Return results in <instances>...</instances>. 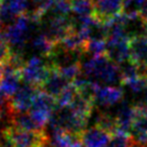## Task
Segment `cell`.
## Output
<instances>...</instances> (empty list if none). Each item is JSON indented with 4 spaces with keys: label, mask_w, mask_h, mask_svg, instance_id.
<instances>
[{
    "label": "cell",
    "mask_w": 147,
    "mask_h": 147,
    "mask_svg": "<svg viewBox=\"0 0 147 147\" xmlns=\"http://www.w3.org/2000/svg\"><path fill=\"white\" fill-rule=\"evenodd\" d=\"M131 61L140 66L144 77H147V38L138 36L130 39Z\"/></svg>",
    "instance_id": "12"
},
{
    "label": "cell",
    "mask_w": 147,
    "mask_h": 147,
    "mask_svg": "<svg viewBox=\"0 0 147 147\" xmlns=\"http://www.w3.org/2000/svg\"><path fill=\"white\" fill-rule=\"evenodd\" d=\"M77 94H78L77 90L70 83L68 87L55 98L56 100V108H65V107L70 106L73 104V102L75 101Z\"/></svg>",
    "instance_id": "19"
},
{
    "label": "cell",
    "mask_w": 147,
    "mask_h": 147,
    "mask_svg": "<svg viewBox=\"0 0 147 147\" xmlns=\"http://www.w3.org/2000/svg\"><path fill=\"white\" fill-rule=\"evenodd\" d=\"M39 29L40 22L30 15L25 14L5 28V38L11 50L24 53L25 48L28 46L32 37L39 32Z\"/></svg>",
    "instance_id": "2"
},
{
    "label": "cell",
    "mask_w": 147,
    "mask_h": 147,
    "mask_svg": "<svg viewBox=\"0 0 147 147\" xmlns=\"http://www.w3.org/2000/svg\"><path fill=\"white\" fill-rule=\"evenodd\" d=\"M56 110V100L55 97L51 96L47 92L40 89L36 96V100L32 104V109L29 110V114L32 117L39 127L45 130L51 117L53 116Z\"/></svg>",
    "instance_id": "5"
},
{
    "label": "cell",
    "mask_w": 147,
    "mask_h": 147,
    "mask_svg": "<svg viewBox=\"0 0 147 147\" xmlns=\"http://www.w3.org/2000/svg\"><path fill=\"white\" fill-rule=\"evenodd\" d=\"M39 91H40L39 88H36L30 84L24 83L23 86H21L18 92L10 98L12 111L15 114L28 113L32 109V104L36 100V96Z\"/></svg>",
    "instance_id": "8"
},
{
    "label": "cell",
    "mask_w": 147,
    "mask_h": 147,
    "mask_svg": "<svg viewBox=\"0 0 147 147\" xmlns=\"http://www.w3.org/2000/svg\"><path fill=\"white\" fill-rule=\"evenodd\" d=\"M106 45V55L116 64L120 65L131 60L130 39L124 37L107 38Z\"/></svg>",
    "instance_id": "10"
},
{
    "label": "cell",
    "mask_w": 147,
    "mask_h": 147,
    "mask_svg": "<svg viewBox=\"0 0 147 147\" xmlns=\"http://www.w3.org/2000/svg\"><path fill=\"white\" fill-rule=\"evenodd\" d=\"M29 0H3L0 7V27L5 28L20 16L27 14Z\"/></svg>",
    "instance_id": "7"
},
{
    "label": "cell",
    "mask_w": 147,
    "mask_h": 147,
    "mask_svg": "<svg viewBox=\"0 0 147 147\" xmlns=\"http://www.w3.org/2000/svg\"><path fill=\"white\" fill-rule=\"evenodd\" d=\"M81 75L95 86H119L122 83L119 65L106 54L81 59Z\"/></svg>",
    "instance_id": "1"
},
{
    "label": "cell",
    "mask_w": 147,
    "mask_h": 147,
    "mask_svg": "<svg viewBox=\"0 0 147 147\" xmlns=\"http://www.w3.org/2000/svg\"><path fill=\"white\" fill-rule=\"evenodd\" d=\"M2 1H3V0H0V7H1V3H2Z\"/></svg>",
    "instance_id": "27"
},
{
    "label": "cell",
    "mask_w": 147,
    "mask_h": 147,
    "mask_svg": "<svg viewBox=\"0 0 147 147\" xmlns=\"http://www.w3.org/2000/svg\"><path fill=\"white\" fill-rule=\"evenodd\" d=\"M124 0H93L94 18L106 24L123 13Z\"/></svg>",
    "instance_id": "9"
},
{
    "label": "cell",
    "mask_w": 147,
    "mask_h": 147,
    "mask_svg": "<svg viewBox=\"0 0 147 147\" xmlns=\"http://www.w3.org/2000/svg\"><path fill=\"white\" fill-rule=\"evenodd\" d=\"M3 141V134H2V131L0 132V145H1V143Z\"/></svg>",
    "instance_id": "25"
},
{
    "label": "cell",
    "mask_w": 147,
    "mask_h": 147,
    "mask_svg": "<svg viewBox=\"0 0 147 147\" xmlns=\"http://www.w3.org/2000/svg\"><path fill=\"white\" fill-rule=\"evenodd\" d=\"M0 147H12V146H11V144H10V143L8 142L5 138H3V141H2V143H1Z\"/></svg>",
    "instance_id": "24"
},
{
    "label": "cell",
    "mask_w": 147,
    "mask_h": 147,
    "mask_svg": "<svg viewBox=\"0 0 147 147\" xmlns=\"http://www.w3.org/2000/svg\"><path fill=\"white\" fill-rule=\"evenodd\" d=\"M5 75V66H3V63H0V80Z\"/></svg>",
    "instance_id": "23"
},
{
    "label": "cell",
    "mask_w": 147,
    "mask_h": 147,
    "mask_svg": "<svg viewBox=\"0 0 147 147\" xmlns=\"http://www.w3.org/2000/svg\"><path fill=\"white\" fill-rule=\"evenodd\" d=\"M46 57L34 55L26 60V63L21 69L22 81L26 84H30L36 88H42V86L49 79L53 70L52 65Z\"/></svg>",
    "instance_id": "3"
},
{
    "label": "cell",
    "mask_w": 147,
    "mask_h": 147,
    "mask_svg": "<svg viewBox=\"0 0 147 147\" xmlns=\"http://www.w3.org/2000/svg\"><path fill=\"white\" fill-rule=\"evenodd\" d=\"M69 84H70V82H69L68 80L65 78L59 70L53 68L49 79L42 86L41 89L45 92H47L48 94H50L51 96L56 98L66 88L68 87Z\"/></svg>",
    "instance_id": "15"
},
{
    "label": "cell",
    "mask_w": 147,
    "mask_h": 147,
    "mask_svg": "<svg viewBox=\"0 0 147 147\" xmlns=\"http://www.w3.org/2000/svg\"><path fill=\"white\" fill-rule=\"evenodd\" d=\"M37 147H48L47 145H40V146H37Z\"/></svg>",
    "instance_id": "26"
},
{
    "label": "cell",
    "mask_w": 147,
    "mask_h": 147,
    "mask_svg": "<svg viewBox=\"0 0 147 147\" xmlns=\"http://www.w3.org/2000/svg\"><path fill=\"white\" fill-rule=\"evenodd\" d=\"M74 18H84L94 16L93 0H70Z\"/></svg>",
    "instance_id": "18"
},
{
    "label": "cell",
    "mask_w": 147,
    "mask_h": 147,
    "mask_svg": "<svg viewBox=\"0 0 147 147\" xmlns=\"http://www.w3.org/2000/svg\"><path fill=\"white\" fill-rule=\"evenodd\" d=\"M11 125H14L18 129L26 130V131H45L32 119L29 111L28 113H20V114H12L11 117Z\"/></svg>",
    "instance_id": "17"
},
{
    "label": "cell",
    "mask_w": 147,
    "mask_h": 147,
    "mask_svg": "<svg viewBox=\"0 0 147 147\" xmlns=\"http://www.w3.org/2000/svg\"><path fill=\"white\" fill-rule=\"evenodd\" d=\"M106 40L104 39H91L86 45V55L97 56L106 54Z\"/></svg>",
    "instance_id": "20"
},
{
    "label": "cell",
    "mask_w": 147,
    "mask_h": 147,
    "mask_svg": "<svg viewBox=\"0 0 147 147\" xmlns=\"http://www.w3.org/2000/svg\"><path fill=\"white\" fill-rule=\"evenodd\" d=\"M3 66H5V75L0 80V91L11 98L21 88V82H22L21 70L12 68L7 64H3Z\"/></svg>",
    "instance_id": "13"
},
{
    "label": "cell",
    "mask_w": 147,
    "mask_h": 147,
    "mask_svg": "<svg viewBox=\"0 0 147 147\" xmlns=\"http://www.w3.org/2000/svg\"><path fill=\"white\" fill-rule=\"evenodd\" d=\"M2 134L12 147H37L48 143L46 131H26L11 124L2 129Z\"/></svg>",
    "instance_id": "4"
},
{
    "label": "cell",
    "mask_w": 147,
    "mask_h": 147,
    "mask_svg": "<svg viewBox=\"0 0 147 147\" xmlns=\"http://www.w3.org/2000/svg\"><path fill=\"white\" fill-rule=\"evenodd\" d=\"M141 16H142V18H144L145 21H147V3L144 5L143 10L141 11Z\"/></svg>",
    "instance_id": "22"
},
{
    "label": "cell",
    "mask_w": 147,
    "mask_h": 147,
    "mask_svg": "<svg viewBox=\"0 0 147 147\" xmlns=\"http://www.w3.org/2000/svg\"><path fill=\"white\" fill-rule=\"evenodd\" d=\"M48 147H83L79 135L66 132L64 130H52L48 135Z\"/></svg>",
    "instance_id": "14"
},
{
    "label": "cell",
    "mask_w": 147,
    "mask_h": 147,
    "mask_svg": "<svg viewBox=\"0 0 147 147\" xmlns=\"http://www.w3.org/2000/svg\"><path fill=\"white\" fill-rule=\"evenodd\" d=\"M93 100L98 109L109 110L124 100V90L120 86H95Z\"/></svg>",
    "instance_id": "6"
},
{
    "label": "cell",
    "mask_w": 147,
    "mask_h": 147,
    "mask_svg": "<svg viewBox=\"0 0 147 147\" xmlns=\"http://www.w3.org/2000/svg\"><path fill=\"white\" fill-rule=\"evenodd\" d=\"M130 144H131L130 135L117 132L113 135L110 142L105 147H130Z\"/></svg>",
    "instance_id": "21"
},
{
    "label": "cell",
    "mask_w": 147,
    "mask_h": 147,
    "mask_svg": "<svg viewBox=\"0 0 147 147\" xmlns=\"http://www.w3.org/2000/svg\"><path fill=\"white\" fill-rule=\"evenodd\" d=\"M114 134L98 125L87 128L80 135L83 147H105Z\"/></svg>",
    "instance_id": "11"
},
{
    "label": "cell",
    "mask_w": 147,
    "mask_h": 147,
    "mask_svg": "<svg viewBox=\"0 0 147 147\" xmlns=\"http://www.w3.org/2000/svg\"><path fill=\"white\" fill-rule=\"evenodd\" d=\"M130 138L135 142L147 145V114L138 110V115L130 130Z\"/></svg>",
    "instance_id": "16"
}]
</instances>
